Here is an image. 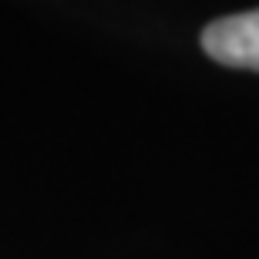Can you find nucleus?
I'll list each match as a JSON object with an SVG mask.
<instances>
[{
    "label": "nucleus",
    "mask_w": 259,
    "mask_h": 259,
    "mask_svg": "<svg viewBox=\"0 0 259 259\" xmlns=\"http://www.w3.org/2000/svg\"><path fill=\"white\" fill-rule=\"evenodd\" d=\"M202 48L219 64L259 71V10L212 20L202 30Z\"/></svg>",
    "instance_id": "f257e3e1"
}]
</instances>
